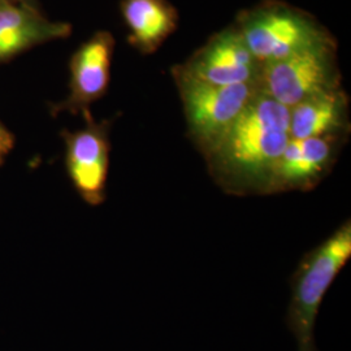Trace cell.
I'll return each mask as SVG.
<instances>
[{"label": "cell", "mask_w": 351, "mask_h": 351, "mask_svg": "<svg viewBox=\"0 0 351 351\" xmlns=\"http://www.w3.org/2000/svg\"><path fill=\"white\" fill-rule=\"evenodd\" d=\"M82 117L84 128L60 134L65 145V168L80 197L90 206H99L106 201L111 124L107 120L95 121L91 112Z\"/></svg>", "instance_id": "8992f818"}, {"label": "cell", "mask_w": 351, "mask_h": 351, "mask_svg": "<svg viewBox=\"0 0 351 351\" xmlns=\"http://www.w3.org/2000/svg\"><path fill=\"white\" fill-rule=\"evenodd\" d=\"M290 141L289 108L261 93L213 147L207 159L213 177L230 190L267 191Z\"/></svg>", "instance_id": "6da1fadb"}, {"label": "cell", "mask_w": 351, "mask_h": 351, "mask_svg": "<svg viewBox=\"0 0 351 351\" xmlns=\"http://www.w3.org/2000/svg\"><path fill=\"white\" fill-rule=\"evenodd\" d=\"M119 8L128 42L142 55L159 50L180 23L177 8L168 0H121Z\"/></svg>", "instance_id": "7c38bea8"}, {"label": "cell", "mask_w": 351, "mask_h": 351, "mask_svg": "<svg viewBox=\"0 0 351 351\" xmlns=\"http://www.w3.org/2000/svg\"><path fill=\"white\" fill-rule=\"evenodd\" d=\"M12 1L20 3V4H25V5H29V7H36V8H39V5H38V0H12Z\"/></svg>", "instance_id": "5bb4252c"}, {"label": "cell", "mask_w": 351, "mask_h": 351, "mask_svg": "<svg viewBox=\"0 0 351 351\" xmlns=\"http://www.w3.org/2000/svg\"><path fill=\"white\" fill-rule=\"evenodd\" d=\"M116 40L107 30H99L73 52L69 60V93L63 101L51 104V116L59 113L86 114L90 106L103 98L111 81Z\"/></svg>", "instance_id": "ba28073f"}, {"label": "cell", "mask_w": 351, "mask_h": 351, "mask_svg": "<svg viewBox=\"0 0 351 351\" xmlns=\"http://www.w3.org/2000/svg\"><path fill=\"white\" fill-rule=\"evenodd\" d=\"M1 164H3V163H1V162H0V165H1Z\"/></svg>", "instance_id": "9a60e30c"}, {"label": "cell", "mask_w": 351, "mask_h": 351, "mask_svg": "<svg viewBox=\"0 0 351 351\" xmlns=\"http://www.w3.org/2000/svg\"><path fill=\"white\" fill-rule=\"evenodd\" d=\"M233 25L262 65L336 39L313 14L281 0H262L242 10Z\"/></svg>", "instance_id": "7a4b0ae2"}, {"label": "cell", "mask_w": 351, "mask_h": 351, "mask_svg": "<svg viewBox=\"0 0 351 351\" xmlns=\"http://www.w3.org/2000/svg\"><path fill=\"white\" fill-rule=\"evenodd\" d=\"M346 136H328L290 141L281 154L267 191L315 186L333 165Z\"/></svg>", "instance_id": "9c48e42d"}, {"label": "cell", "mask_w": 351, "mask_h": 351, "mask_svg": "<svg viewBox=\"0 0 351 351\" xmlns=\"http://www.w3.org/2000/svg\"><path fill=\"white\" fill-rule=\"evenodd\" d=\"M13 146H14V137L12 133L0 121V162L1 163L4 158L12 151Z\"/></svg>", "instance_id": "4fadbf2b"}, {"label": "cell", "mask_w": 351, "mask_h": 351, "mask_svg": "<svg viewBox=\"0 0 351 351\" xmlns=\"http://www.w3.org/2000/svg\"><path fill=\"white\" fill-rule=\"evenodd\" d=\"M177 66L195 80L220 86L261 85L263 69L234 25L213 34L185 63Z\"/></svg>", "instance_id": "52a82bcc"}, {"label": "cell", "mask_w": 351, "mask_h": 351, "mask_svg": "<svg viewBox=\"0 0 351 351\" xmlns=\"http://www.w3.org/2000/svg\"><path fill=\"white\" fill-rule=\"evenodd\" d=\"M351 256V223L339 228L303 259L293 282L288 326L298 351H316L315 324L323 298Z\"/></svg>", "instance_id": "3957f363"}, {"label": "cell", "mask_w": 351, "mask_h": 351, "mask_svg": "<svg viewBox=\"0 0 351 351\" xmlns=\"http://www.w3.org/2000/svg\"><path fill=\"white\" fill-rule=\"evenodd\" d=\"M349 97L341 88L328 90L289 110L290 138L349 134Z\"/></svg>", "instance_id": "8fae6325"}, {"label": "cell", "mask_w": 351, "mask_h": 351, "mask_svg": "<svg viewBox=\"0 0 351 351\" xmlns=\"http://www.w3.org/2000/svg\"><path fill=\"white\" fill-rule=\"evenodd\" d=\"M182 101L189 136L206 156L221 141L255 97L259 84L220 86L195 80L177 65L171 71Z\"/></svg>", "instance_id": "277c9868"}, {"label": "cell", "mask_w": 351, "mask_h": 351, "mask_svg": "<svg viewBox=\"0 0 351 351\" xmlns=\"http://www.w3.org/2000/svg\"><path fill=\"white\" fill-rule=\"evenodd\" d=\"M72 30L69 23L52 21L39 8L0 0V64L40 45L65 39Z\"/></svg>", "instance_id": "30bf717a"}, {"label": "cell", "mask_w": 351, "mask_h": 351, "mask_svg": "<svg viewBox=\"0 0 351 351\" xmlns=\"http://www.w3.org/2000/svg\"><path fill=\"white\" fill-rule=\"evenodd\" d=\"M337 88H341V72L336 39L265 64L261 75L262 93L289 110L316 94Z\"/></svg>", "instance_id": "5b68a950"}]
</instances>
